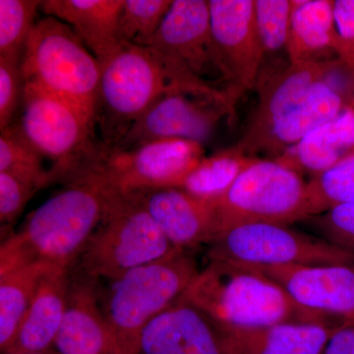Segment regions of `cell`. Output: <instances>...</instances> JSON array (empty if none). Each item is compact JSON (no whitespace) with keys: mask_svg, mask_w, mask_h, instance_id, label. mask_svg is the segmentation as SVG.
<instances>
[{"mask_svg":"<svg viewBox=\"0 0 354 354\" xmlns=\"http://www.w3.org/2000/svg\"><path fill=\"white\" fill-rule=\"evenodd\" d=\"M335 70L327 79L314 85L301 101L281 114L259 136L246 143L237 144L239 148L251 157L254 153H265L277 158L317 127L339 115L348 104L342 91L332 83Z\"/></svg>","mask_w":354,"mask_h":354,"instance_id":"obj_15","label":"cell"},{"mask_svg":"<svg viewBox=\"0 0 354 354\" xmlns=\"http://www.w3.org/2000/svg\"><path fill=\"white\" fill-rule=\"evenodd\" d=\"M101 68L95 127L104 148L118 145L133 123L165 95L181 93L234 109L225 93L193 80L149 46L121 43Z\"/></svg>","mask_w":354,"mask_h":354,"instance_id":"obj_2","label":"cell"},{"mask_svg":"<svg viewBox=\"0 0 354 354\" xmlns=\"http://www.w3.org/2000/svg\"><path fill=\"white\" fill-rule=\"evenodd\" d=\"M28 141L53 162V180H66L95 157L100 148L95 125L62 97L24 82L18 122Z\"/></svg>","mask_w":354,"mask_h":354,"instance_id":"obj_8","label":"cell"},{"mask_svg":"<svg viewBox=\"0 0 354 354\" xmlns=\"http://www.w3.org/2000/svg\"><path fill=\"white\" fill-rule=\"evenodd\" d=\"M344 204H354V152L307 183V218Z\"/></svg>","mask_w":354,"mask_h":354,"instance_id":"obj_28","label":"cell"},{"mask_svg":"<svg viewBox=\"0 0 354 354\" xmlns=\"http://www.w3.org/2000/svg\"><path fill=\"white\" fill-rule=\"evenodd\" d=\"M205 158L203 144L183 139L158 140L131 149H106L86 167L100 174L121 194L136 195L162 188L180 187Z\"/></svg>","mask_w":354,"mask_h":354,"instance_id":"obj_10","label":"cell"},{"mask_svg":"<svg viewBox=\"0 0 354 354\" xmlns=\"http://www.w3.org/2000/svg\"><path fill=\"white\" fill-rule=\"evenodd\" d=\"M209 260L247 267L354 265V255L288 225L252 223L235 225L209 243Z\"/></svg>","mask_w":354,"mask_h":354,"instance_id":"obj_9","label":"cell"},{"mask_svg":"<svg viewBox=\"0 0 354 354\" xmlns=\"http://www.w3.org/2000/svg\"><path fill=\"white\" fill-rule=\"evenodd\" d=\"M139 354H225L220 332L184 298L147 326Z\"/></svg>","mask_w":354,"mask_h":354,"instance_id":"obj_17","label":"cell"},{"mask_svg":"<svg viewBox=\"0 0 354 354\" xmlns=\"http://www.w3.org/2000/svg\"><path fill=\"white\" fill-rule=\"evenodd\" d=\"M23 94L21 60L0 57V130L15 122L14 118L22 106Z\"/></svg>","mask_w":354,"mask_h":354,"instance_id":"obj_33","label":"cell"},{"mask_svg":"<svg viewBox=\"0 0 354 354\" xmlns=\"http://www.w3.org/2000/svg\"><path fill=\"white\" fill-rule=\"evenodd\" d=\"M66 186L32 211L0 247V274L32 263L70 269L99 227L113 188L83 167Z\"/></svg>","mask_w":354,"mask_h":354,"instance_id":"obj_1","label":"cell"},{"mask_svg":"<svg viewBox=\"0 0 354 354\" xmlns=\"http://www.w3.org/2000/svg\"><path fill=\"white\" fill-rule=\"evenodd\" d=\"M172 245L178 249L211 243L220 234L214 203L178 187L136 194Z\"/></svg>","mask_w":354,"mask_h":354,"instance_id":"obj_16","label":"cell"},{"mask_svg":"<svg viewBox=\"0 0 354 354\" xmlns=\"http://www.w3.org/2000/svg\"><path fill=\"white\" fill-rule=\"evenodd\" d=\"M255 160L239 145L225 149L205 157L178 188L199 199L215 202L230 190L242 171Z\"/></svg>","mask_w":354,"mask_h":354,"instance_id":"obj_26","label":"cell"},{"mask_svg":"<svg viewBox=\"0 0 354 354\" xmlns=\"http://www.w3.org/2000/svg\"><path fill=\"white\" fill-rule=\"evenodd\" d=\"M41 1L0 0V57L22 60Z\"/></svg>","mask_w":354,"mask_h":354,"instance_id":"obj_29","label":"cell"},{"mask_svg":"<svg viewBox=\"0 0 354 354\" xmlns=\"http://www.w3.org/2000/svg\"><path fill=\"white\" fill-rule=\"evenodd\" d=\"M21 71L25 83L68 102L95 127L101 62L70 26L51 16L37 21L26 43Z\"/></svg>","mask_w":354,"mask_h":354,"instance_id":"obj_5","label":"cell"},{"mask_svg":"<svg viewBox=\"0 0 354 354\" xmlns=\"http://www.w3.org/2000/svg\"><path fill=\"white\" fill-rule=\"evenodd\" d=\"M354 152V108L348 104L335 118L310 132L297 145L274 158L297 172L313 177Z\"/></svg>","mask_w":354,"mask_h":354,"instance_id":"obj_23","label":"cell"},{"mask_svg":"<svg viewBox=\"0 0 354 354\" xmlns=\"http://www.w3.org/2000/svg\"><path fill=\"white\" fill-rule=\"evenodd\" d=\"M320 239L354 255V204H344L305 218Z\"/></svg>","mask_w":354,"mask_h":354,"instance_id":"obj_32","label":"cell"},{"mask_svg":"<svg viewBox=\"0 0 354 354\" xmlns=\"http://www.w3.org/2000/svg\"><path fill=\"white\" fill-rule=\"evenodd\" d=\"M183 298L203 312L218 330L252 329L283 323L335 327L334 317L301 306L276 281L247 266L209 260Z\"/></svg>","mask_w":354,"mask_h":354,"instance_id":"obj_3","label":"cell"},{"mask_svg":"<svg viewBox=\"0 0 354 354\" xmlns=\"http://www.w3.org/2000/svg\"><path fill=\"white\" fill-rule=\"evenodd\" d=\"M249 268L276 281L301 306L334 318L354 317V265Z\"/></svg>","mask_w":354,"mask_h":354,"instance_id":"obj_14","label":"cell"},{"mask_svg":"<svg viewBox=\"0 0 354 354\" xmlns=\"http://www.w3.org/2000/svg\"><path fill=\"white\" fill-rule=\"evenodd\" d=\"M183 249L111 281L102 301L111 330V354H139L142 335L156 317L180 299L198 274Z\"/></svg>","mask_w":354,"mask_h":354,"instance_id":"obj_4","label":"cell"},{"mask_svg":"<svg viewBox=\"0 0 354 354\" xmlns=\"http://www.w3.org/2000/svg\"><path fill=\"white\" fill-rule=\"evenodd\" d=\"M339 64L335 60L297 62L274 74L261 87L257 108L239 143L259 136L281 114L301 101L314 85L327 79Z\"/></svg>","mask_w":354,"mask_h":354,"instance_id":"obj_20","label":"cell"},{"mask_svg":"<svg viewBox=\"0 0 354 354\" xmlns=\"http://www.w3.org/2000/svg\"><path fill=\"white\" fill-rule=\"evenodd\" d=\"M291 0H254V21L264 55L288 50Z\"/></svg>","mask_w":354,"mask_h":354,"instance_id":"obj_31","label":"cell"},{"mask_svg":"<svg viewBox=\"0 0 354 354\" xmlns=\"http://www.w3.org/2000/svg\"><path fill=\"white\" fill-rule=\"evenodd\" d=\"M97 279L70 277L67 306L55 339L58 354H111V330L100 304Z\"/></svg>","mask_w":354,"mask_h":354,"instance_id":"obj_18","label":"cell"},{"mask_svg":"<svg viewBox=\"0 0 354 354\" xmlns=\"http://www.w3.org/2000/svg\"><path fill=\"white\" fill-rule=\"evenodd\" d=\"M55 269L46 263H32L0 274V348L6 353L16 335L41 279Z\"/></svg>","mask_w":354,"mask_h":354,"instance_id":"obj_25","label":"cell"},{"mask_svg":"<svg viewBox=\"0 0 354 354\" xmlns=\"http://www.w3.org/2000/svg\"><path fill=\"white\" fill-rule=\"evenodd\" d=\"M227 109L204 97L174 93L153 102L111 149L131 150L158 140L183 139L203 144Z\"/></svg>","mask_w":354,"mask_h":354,"instance_id":"obj_13","label":"cell"},{"mask_svg":"<svg viewBox=\"0 0 354 354\" xmlns=\"http://www.w3.org/2000/svg\"><path fill=\"white\" fill-rule=\"evenodd\" d=\"M337 327L283 323L218 332L225 354H322Z\"/></svg>","mask_w":354,"mask_h":354,"instance_id":"obj_19","label":"cell"},{"mask_svg":"<svg viewBox=\"0 0 354 354\" xmlns=\"http://www.w3.org/2000/svg\"><path fill=\"white\" fill-rule=\"evenodd\" d=\"M288 62H323L327 51L337 53L339 38L332 0H291Z\"/></svg>","mask_w":354,"mask_h":354,"instance_id":"obj_24","label":"cell"},{"mask_svg":"<svg viewBox=\"0 0 354 354\" xmlns=\"http://www.w3.org/2000/svg\"><path fill=\"white\" fill-rule=\"evenodd\" d=\"M136 195L113 190L99 227L79 257V271L109 281L176 252Z\"/></svg>","mask_w":354,"mask_h":354,"instance_id":"obj_6","label":"cell"},{"mask_svg":"<svg viewBox=\"0 0 354 354\" xmlns=\"http://www.w3.org/2000/svg\"><path fill=\"white\" fill-rule=\"evenodd\" d=\"M21 354H58V353H51L50 351H43V353H21Z\"/></svg>","mask_w":354,"mask_h":354,"instance_id":"obj_36","label":"cell"},{"mask_svg":"<svg viewBox=\"0 0 354 354\" xmlns=\"http://www.w3.org/2000/svg\"><path fill=\"white\" fill-rule=\"evenodd\" d=\"M69 270L55 269L44 277L12 346L4 354L50 351L66 310Z\"/></svg>","mask_w":354,"mask_h":354,"instance_id":"obj_22","label":"cell"},{"mask_svg":"<svg viewBox=\"0 0 354 354\" xmlns=\"http://www.w3.org/2000/svg\"><path fill=\"white\" fill-rule=\"evenodd\" d=\"M43 158L26 138L18 122L1 130L0 172L41 190L55 181L50 169H44Z\"/></svg>","mask_w":354,"mask_h":354,"instance_id":"obj_27","label":"cell"},{"mask_svg":"<svg viewBox=\"0 0 354 354\" xmlns=\"http://www.w3.org/2000/svg\"><path fill=\"white\" fill-rule=\"evenodd\" d=\"M213 203L220 234L244 223L290 225L308 216L307 183L299 172L274 158H256Z\"/></svg>","mask_w":354,"mask_h":354,"instance_id":"obj_7","label":"cell"},{"mask_svg":"<svg viewBox=\"0 0 354 354\" xmlns=\"http://www.w3.org/2000/svg\"><path fill=\"white\" fill-rule=\"evenodd\" d=\"M143 46L158 51L193 80L232 99L212 35L209 1H172L157 32Z\"/></svg>","mask_w":354,"mask_h":354,"instance_id":"obj_11","label":"cell"},{"mask_svg":"<svg viewBox=\"0 0 354 354\" xmlns=\"http://www.w3.org/2000/svg\"><path fill=\"white\" fill-rule=\"evenodd\" d=\"M322 354H354V317L335 328Z\"/></svg>","mask_w":354,"mask_h":354,"instance_id":"obj_35","label":"cell"},{"mask_svg":"<svg viewBox=\"0 0 354 354\" xmlns=\"http://www.w3.org/2000/svg\"><path fill=\"white\" fill-rule=\"evenodd\" d=\"M38 191L37 188L22 183L10 174L0 172V223L2 235L10 230L26 205Z\"/></svg>","mask_w":354,"mask_h":354,"instance_id":"obj_34","label":"cell"},{"mask_svg":"<svg viewBox=\"0 0 354 354\" xmlns=\"http://www.w3.org/2000/svg\"><path fill=\"white\" fill-rule=\"evenodd\" d=\"M351 106H353L354 108V101L353 102V104H351Z\"/></svg>","mask_w":354,"mask_h":354,"instance_id":"obj_37","label":"cell"},{"mask_svg":"<svg viewBox=\"0 0 354 354\" xmlns=\"http://www.w3.org/2000/svg\"><path fill=\"white\" fill-rule=\"evenodd\" d=\"M124 0H44L39 10L70 26L102 62L121 41L118 20Z\"/></svg>","mask_w":354,"mask_h":354,"instance_id":"obj_21","label":"cell"},{"mask_svg":"<svg viewBox=\"0 0 354 354\" xmlns=\"http://www.w3.org/2000/svg\"><path fill=\"white\" fill-rule=\"evenodd\" d=\"M214 41L234 102L259 82L265 55L256 31L254 0H211Z\"/></svg>","mask_w":354,"mask_h":354,"instance_id":"obj_12","label":"cell"},{"mask_svg":"<svg viewBox=\"0 0 354 354\" xmlns=\"http://www.w3.org/2000/svg\"><path fill=\"white\" fill-rule=\"evenodd\" d=\"M171 0H124L118 20L121 43L145 46L162 25Z\"/></svg>","mask_w":354,"mask_h":354,"instance_id":"obj_30","label":"cell"}]
</instances>
